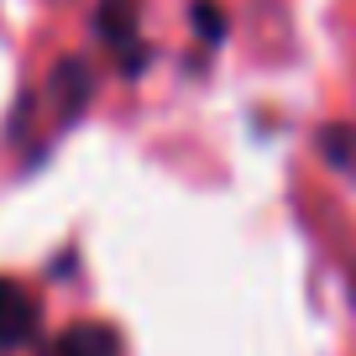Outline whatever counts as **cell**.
I'll use <instances>...</instances> for the list:
<instances>
[{
    "label": "cell",
    "mask_w": 356,
    "mask_h": 356,
    "mask_svg": "<svg viewBox=\"0 0 356 356\" xmlns=\"http://www.w3.org/2000/svg\"><path fill=\"white\" fill-rule=\"evenodd\" d=\"M42 356H121V330L105 320H79L68 330H58L42 346Z\"/></svg>",
    "instance_id": "obj_3"
},
{
    "label": "cell",
    "mask_w": 356,
    "mask_h": 356,
    "mask_svg": "<svg viewBox=\"0 0 356 356\" xmlns=\"http://www.w3.org/2000/svg\"><path fill=\"white\" fill-rule=\"evenodd\" d=\"M42 325V309H37L32 289H22L16 278H0V351H16L26 346Z\"/></svg>",
    "instance_id": "obj_2"
},
{
    "label": "cell",
    "mask_w": 356,
    "mask_h": 356,
    "mask_svg": "<svg viewBox=\"0 0 356 356\" xmlns=\"http://www.w3.org/2000/svg\"><path fill=\"white\" fill-rule=\"evenodd\" d=\"M136 22H142L136 0H100V6H95V32H100L105 47H115V63H121L126 79H136L147 68V58H152V47L142 42Z\"/></svg>",
    "instance_id": "obj_1"
},
{
    "label": "cell",
    "mask_w": 356,
    "mask_h": 356,
    "mask_svg": "<svg viewBox=\"0 0 356 356\" xmlns=\"http://www.w3.org/2000/svg\"><path fill=\"white\" fill-rule=\"evenodd\" d=\"M320 147H325V163H330V168L356 173V126H325Z\"/></svg>",
    "instance_id": "obj_5"
},
{
    "label": "cell",
    "mask_w": 356,
    "mask_h": 356,
    "mask_svg": "<svg viewBox=\"0 0 356 356\" xmlns=\"http://www.w3.org/2000/svg\"><path fill=\"white\" fill-rule=\"evenodd\" d=\"M194 32H200V42H220L225 37V11L215 0H200V6H194Z\"/></svg>",
    "instance_id": "obj_6"
},
{
    "label": "cell",
    "mask_w": 356,
    "mask_h": 356,
    "mask_svg": "<svg viewBox=\"0 0 356 356\" xmlns=\"http://www.w3.org/2000/svg\"><path fill=\"white\" fill-rule=\"evenodd\" d=\"M53 105H58V121H79V111L89 105V68L79 58H63L53 74Z\"/></svg>",
    "instance_id": "obj_4"
}]
</instances>
